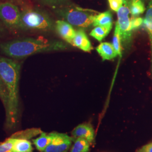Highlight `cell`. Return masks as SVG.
<instances>
[{
  "instance_id": "cell-1",
  "label": "cell",
  "mask_w": 152,
  "mask_h": 152,
  "mask_svg": "<svg viewBox=\"0 0 152 152\" xmlns=\"http://www.w3.org/2000/svg\"><path fill=\"white\" fill-rule=\"evenodd\" d=\"M21 64L10 58L0 56V77L8 93L5 109V126L8 130L16 128L19 122V80Z\"/></svg>"
},
{
  "instance_id": "cell-2",
  "label": "cell",
  "mask_w": 152,
  "mask_h": 152,
  "mask_svg": "<svg viewBox=\"0 0 152 152\" xmlns=\"http://www.w3.org/2000/svg\"><path fill=\"white\" fill-rule=\"evenodd\" d=\"M68 46L58 40L43 38H19L0 44V50L12 59H22L39 53L64 51Z\"/></svg>"
},
{
  "instance_id": "cell-3",
  "label": "cell",
  "mask_w": 152,
  "mask_h": 152,
  "mask_svg": "<svg viewBox=\"0 0 152 152\" xmlns=\"http://www.w3.org/2000/svg\"><path fill=\"white\" fill-rule=\"evenodd\" d=\"M54 11L64 20L72 26L80 28L90 27L93 24L94 18L99 13L93 10L84 9L72 4L56 8Z\"/></svg>"
},
{
  "instance_id": "cell-4",
  "label": "cell",
  "mask_w": 152,
  "mask_h": 152,
  "mask_svg": "<svg viewBox=\"0 0 152 152\" xmlns=\"http://www.w3.org/2000/svg\"><path fill=\"white\" fill-rule=\"evenodd\" d=\"M22 30L49 32L55 29V23L45 11L29 8L21 12Z\"/></svg>"
},
{
  "instance_id": "cell-5",
  "label": "cell",
  "mask_w": 152,
  "mask_h": 152,
  "mask_svg": "<svg viewBox=\"0 0 152 152\" xmlns=\"http://www.w3.org/2000/svg\"><path fill=\"white\" fill-rule=\"evenodd\" d=\"M130 11L127 0H125L123 5L117 11V26L121 41V45L126 50L129 49L132 43V29L131 25Z\"/></svg>"
},
{
  "instance_id": "cell-6",
  "label": "cell",
  "mask_w": 152,
  "mask_h": 152,
  "mask_svg": "<svg viewBox=\"0 0 152 152\" xmlns=\"http://www.w3.org/2000/svg\"><path fill=\"white\" fill-rule=\"evenodd\" d=\"M0 20L10 29L22 30L21 12L10 2L0 4Z\"/></svg>"
},
{
  "instance_id": "cell-7",
  "label": "cell",
  "mask_w": 152,
  "mask_h": 152,
  "mask_svg": "<svg viewBox=\"0 0 152 152\" xmlns=\"http://www.w3.org/2000/svg\"><path fill=\"white\" fill-rule=\"evenodd\" d=\"M50 134L51 141L44 152H68L73 142L71 136L56 131L50 132Z\"/></svg>"
},
{
  "instance_id": "cell-8",
  "label": "cell",
  "mask_w": 152,
  "mask_h": 152,
  "mask_svg": "<svg viewBox=\"0 0 152 152\" xmlns=\"http://www.w3.org/2000/svg\"><path fill=\"white\" fill-rule=\"evenodd\" d=\"M95 130L92 125L90 123H83L76 126L71 133L72 141L78 138H82L87 140L90 144L95 140Z\"/></svg>"
},
{
  "instance_id": "cell-9",
  "label": "cell",
  "mask_w": 152,
  "mask_h": 152,
  "mask_svg": "<svg viewBox=\"0 0 152 152\" xmlns=\"http://www.w3.org/2000/svg\"><path fill=\"white\" fill-rule=\"evenodd\" d=\"M55 29L61 38L69 44L76 34V31L72 26L64 20H58L55 23Z\"/></svg>"
},
{
  "instance_id": "cell-10",
  "label": "cell",
  "mask_w": 152,
  "mask_h": 152,
  "mask_svg": "<svg viewBox=\"0 0 152 152\" xmlns=\"http://www.w3.org/2000/svg\"><path fill=\"white\" fill-rule=\"evenodd\" d=\"M71 44L85 52H90L93 49L86 33L82 29L76 31L75 36Z\"/></svg>"
},
{
  "instance_id": "cell-11",
  "label": "cell",
  "mask_w": 152,
  "mask_h": 152,
  "mask_svg": "<svg viewBox=\"0 0 152 152\" xmlns=\"http://www.w3.org/2000/svg\"><path fill=\"white\" fill-rule=\"evenodd\" d=\"M143 24L146 29L151 44V75L152 77V0H149L146 9V13Z\"/></svg>"
},
{
  "instance_id": "cell-12",
  "label": "cell",
  "mask_w": 152,
  "mask_h": 152,
  "mask_svg": "<svg viewBox=\"0 0 152 152\" xmlns=\"http://www.w3.org/2000/svg\"><path fill=\"white\" fill-rule=\"evenodd\" d=\"M96 50L103 60H112L118 55L113 45L109 42L101 43L96 48Z\"/></svg>"
},
{
  "instance_id": "cell-13",
  "label": "cell",
  "mask_w": 152,
  "mask_h": 152,
  "mask_svg": "<svg viewBox=\"0 0 152 152\" xmlns=\"http://www.w3.org/2000/svg\"><path fill=\"white\" fill-rule=\"evenodd\" d=\"M52 137L50 133L42 132L38 137L32 139V142L39 152H44L51 141Z\"/></svg>"
},
{
  "instance_id": "cell-14",
  "label": "cell",
  "mask_w": 152,
  "mask_h": 152,
  "mask_svg": "<svg viewBox=\"0 0 152 152\" xmlns=\"http://www.w3.org/2000/svg\"><path fill=\"white\" fill-rule=\"evenodd\" d=\"M12 138L13 139V152H33L32 144L29 140Z\"/></svg>"
},
{
  "instance_id": "cell-15",
  "label": "cell",
  "mask_w": 152,
  "mask_h": 152,
  "mask_svg": "<svg viewBox=\"0 0 152 152\" xmlns=\"http://www.w3.org/2000/svg\"><path fill=\"white\" fill-rule=\"evenodd\" d=\"M113 24V17L110 11L98 13L94 19L92 26H103Z\"/></svg>"
},
{
  "instance_id": "cell-16",
  "label": "cell",
  "mask_w": 152,
  "mask_h": 152,
  "mask_svg": "<svg viewBox=\"0 0 152 152\" xmlns=\"http://www.w3.org/2000/svg\"><path fill=\"white\" fill-rule=\"evenodd\" d=\"M112 27L113 24L103 26H96L92 29L90 34L98 41H102L104 38H105L108 35L112 29Z\"/></svg>"
},
{
  "instance_id": "cell-17",
  "label": "cell",
  "mask_w": 152,
  "mask_h": 152,
  "mask_svg": "<svg viewBox=\"0 0 152 152\" xmlns=\"http://www.w3.org/2000/svg\"><path fill=\"white\" fill-rule=\"evenodd\" d=\"M42 131L40 129L38 128H32L26 129L24 130L19 131L13 135H11V137L13 138L16 139H26V140H30L31 139L34 138V137L39 135L41 134Z\"/></svg>"
},
{
  "instance_id": "cell-18",
  "label": "cell",
  "mask_w": 152,
  "mask_h": 152,
  "mask_svg": "<svg viewBox=\"0 0 152 152\" xmlns=\"http://www.w3.org/2000/svg\"><path fill=\"white\" fill-rule=\"evenodd\" d=\"M130 14L132 17H139L145 11L144 2L141 0H132L127 1Z\"/></svg>"
},
{
  "instance_id": "cell-19",
  "label": "cell",
  "mask_w": 152,
  "mask_h": 152,
  "mask_svg": "<svg viewBox=\"0 0 152 152\" xmlns=\"http://www.w3.org/2000/svg\"><path fill=\"white\" fill-rule=\"evenodd\" d=\"M74 142L72 146L70 152H88L91 144L87 140L78 138L73 140Z\"/></svg>"
},
{
  "instance_id": "cell-20",
  "label": "cell",
  "mask_w": 152,
  "mask_h": 152,
  "mask_svg": "<svg viewBox=\"0 0 152 152\" xmlns=\"http://www.w3.org/2000/svg\"><path fill=\"white\" fill-rule=\"evenodd\" d=\"M112 45L113 46L117 54L120 56H122V48H121V41L120 38V32L117 26H115L114 29V36L113 38Z\"/></svg>"
},
{
  "instance_id": "cell-21",
  "label": "cell",
  "mask_w": 152,
  "mask_h": 152,
  "mask_svg": "<svg viewBox=\"0 0 152 152\" xmlns=\"http://www.w3.org/2000/svg\"><path fill=\"white\" fill-rule=\"evenodd\" d=\"M42 4L54 9L71 4L69 0H39Z\"/></svg>"
},
{
  "instance_id": "cell-22",
  "label": "cell",
  "mask_w": 152,
  "mask_h": 152,
  "mask_svg": "<svg viewBox=\"0 0 152 152\" xmlns=\"http://www.w3.org/2000/svg\"><path fill=\"white\" fill-rule=\"evenodd\" d=\"M0 99L2 102L5 109L6 108L8 104V100H9L8 93L1 77H0Z\"/></svg>"
},
{
  "instance_id": "cell-23",
  "label": "cell",
  "mask_w": 152,
  "mask_h": 152,
  "mask_svg": "<svg viewBox=\"0 0 152 152\" xmlns=\"http://www.w3.org/2000/svg\"><path fill=\"white\" fill-rule=\"evenodd\" d=\"M13 139L11 137L7 138L3 142H0V152H13Z\"/></svg>"
},
{
  "instance_id": "cell-24",
  "label": "cell",
  "mask_w": 152,
  "mask_h": 152,
  "mask_svg": "<svg viewBox=\"0 0 152 152\" xmlns=\"http://www.w3.org/2000/svg\"><path fill=\"white\" fill-rule=\"evenodd\" d=\"M125 0H108L110 9L115 12L119 10L121 7L123 5Z\"/></svg>"
},
{
  "instance_id": "cell-25",
  "label": "cell",
  "mask_w": 152,
  "mask_h": 152,
  "mask_svg": "<svg viewBox=\"0 0 152 152\" xmlns=\"http://www.w3.org/2000/svg\"><path fill=\"white\" fill-rule=\"evenodd\" d=\"M143 24V19L140 17H132L131 18V28L133 30L137 29Z\"/></svg>"
},
{
  "instance_id": "cell-26",
  "label": "cell",
  "mask_w": 152,
  "mask_h": 152,
  "mask_svg": "<svg viewBox=\"0 0 152 152\" xmlns=\"http://www.w3.org/2000/svg\"><path fill=\"white\" fill-rule=\"evenodd\" d=\"M136 152H152V142L142 146Z\"/></svg>"
},
{
  "instance_id": "cell-27",
  "label": "cell",
  "mask_w": 152,
  "mask_h": 152,
  "mask_svg": "<svg viewBox=\"0 0 152 152\" xmlns=\"http://www.w3.org/2000/svg\"><path fill=\"white\" fill-rule=\"evenodd\" d=\"M127 1H132V0H127ZM142 1H143V2H145V0H141Z\"/></svg>"
}]
</instances>
